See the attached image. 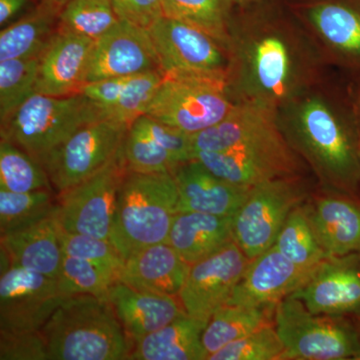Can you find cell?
<instances>
[{
  "instance_id": "8992f818",
  "label": "cell",
  "mask_w": 360,
  "mask_h": 360,
  "mask_svg": "<svg viewBox=\"0 0 360 360\" xmlns=\"http://www.w3.org/2000/svg\"><path fill=\"white\" fill-rule=\"evenodd\" d=\"M234 105L226 77L165 75L144 115L191 135L221 122Z\"/></svg>"
},
{
  "instance_id": "e0dca14e",
  "label": "cell",
  "mask_w": 360,
  "mask_h": 360,
  "mask_svg": "<svg viewBox=\"0 0 360 360\" xmlns=\"http://www.w3.org/2000/svg\"><path fill=\"white\" fill-rule=\"evenodd\" d=\"M94 41L56 30L40 54L37 94L51 96L82 94Z\"/></svg>"
},
{
  "instance_id": "e575fe53",
  "label": "cell",
  "mask_w": 360,
  "mask_h": 360,
  "mask_svg": "<svg viewBox=\"0 0 360 360\" xmlns=\"http://www.w3.org/2000/svg\"><path fill=\"white\" fill-rule=\"evenodd\" d=\"M231 0H162L163 14L200 28L222 46L229 44L227 18Z\"/></svg>"
},
{
  "instance_id": "ba28073f",
  "label": "cell",
  "mask_w": 360,
  "mask_h": 360,
  "mask_svg": "<svg viewBox=\"0 0 360 360\" xmlns=\"http://www.w3.org/2000/svg\"><path fill=\"white\" fill-rule=\"evenodd\" d=\"M309 196V188L295 176L253 186L232 217L234 243L250 259L257 257L274 245L288 215Z\"/></svg>"
},
{
  "instance_id": "d590c367",
  "label": "cell",
  "mask_w": 360,
  "mask_h": 360,
  "mask_svg": "<svg viewBox=\"0 0 360 360\" xmlns=\"http://www.w3.org/2000/svg\"><path fill=\"white\" fill-rule=\"evenodd\" d=\"M40 54L0 61L1 123L6 122L26 101L37 94Z\"/></svg>"
},
{
  "instance_id": "ac0fdd59",
  "label": "cell",
  "mask_w": 360,
  "mask_h": 360,
  "mask_svg": "<svg viewBox=\"0 0 360 360\" xmlns=\"http://www.w3.org/2000/svg\"><path fill=\"white\" fill-rule=\"evenodd\" d=\"M312 270L293 264L274 246L251 259L226 304L276 307L307 279Z\"/></svg>"
},
{
  "instance_id": "83f0119b",
  "label": "cell",
  "mask_w": 360,
  "mask_h": 360,
  "mask_svg": "<svg viewBox=\"0 0 360 360\" xmlns=\"http://www.w3.org/2000/svg\"><path fill=\"white\" fill-rule=\"evenodd\" d=\"M193 160L219 179L236 186L253 187L267 180L295 176L276 163L238 151H194Z\"/></svg>"
},
{
  "instance_id": "4fadbf2b",
  "label": "cell",
  "mask_w": 360,
  "mask_h": 360,
  "mask_svg": "<svg viewBox=\"0 0 360 360\" xmlns=\"http://www.w3.org/2000/svg\"><path fill=\"white\" fill-rule=\"evenodd\" d=\"M251 259L234 241L191 265L179 298L189 316L210 321L229 302Z\"/></svg>"
},
{
  "instance_id": "ffe728a7",
  "label": "cell",
  "mask_w": 360,
  "mask_h": 360,
  "mask_svg": "<svg viewBox=\"0 0 360 360\" xmlns=\"http://www.w3.org/2000/svg\"><path fill=\"white\" fill-rule=\"evenodd\" d=\"M161 71L110 78L84 85L82 94L94 104L101 120L130 127L146 113L163 79Z\"/></svg>"
},
{
  "instance_id": "30bf717a",
  "label": "cell",
  "mask_w": 360,
  "mask_h": 360,
  "mask_svg": "<svg viewBox=\"0 0 360 360\" xmlns=\"http://www.w3.org/2000/svg\"><path fill=\"white\" fill-rule=\"evenodd\" d=\"M127 172L122 146L101 172L58 194L61 229L110 240L118 191Z\"/></svg>"
},
{
  "instance_id": "cb8c5ba5",
  "label": "cell",
  "mask_w": 360,
  "mask_h": 360,
  "mask_svg": "<svg viewBox=\"0 0 360 360\" xmlns=\"http://www.w3.org/2000/svg\"><path fill=\"white\" fill-rule=\"evenodd\" d=\"M319 245L329 257L360 252V205L348 198L326 195L304 202Z\"/></svg>"
},
{
  "instance_id": "5bb4252c",
  "label": "cell",
  "mask_w": 360,
  "mask_h": 360,
  "mask_svg": "<svg viewBox=\"0 0 360 360\" xmlns=\"http://www.w3.org/2000/svg\"><path fill=\"white\" fill-rule=\"evenodd\" d=\"M150 71L161 70L148 30L120 20L94 41L86 84Z\"/></svg>"
},
{
  "instance_id": "b9f144b4",
  "label": "cell",
  "mask_w": 360,
  "mask_h": 360,
  "mask_svg": "<svg viewBox=\"0 0 360 360\" xmlns=\"http://www.w3.org/2000/svg\"><path fill=\"white\" fill-rule=\"evenodd\" d=\"M118 20L149 30L165 16L162 0H110Z\"/></svg>"
},
{
  "instance_id": "f35d334b",
  "label": "cell",
  "mask_w": 360,
  "mask_h": 360,
  "mask_svg": "<svg viewBox=\"0 0 360 360\" xmlns=\"http://www.w3.org/2000/svg\"><path fill=\"white\" fill-rule=\"evenodd\" d=\"M283 340L276 328L269 323L260 326L225 345L219 352L208 356V360H274L283 359Z\"/></svg>"
},
{
  "instance_id": "3957f363",
  "label": "cell",
  "mask_w": 360,
  "mask_h": 360,
  "mask_svg": "<svg viewBox=\"0 0 360 360\" xmlns=\"http://www.w3.org/2000/svg\"><path fill=\"white\" fill-rule=\"evenodd\" d=\"M194 151H238L269 160L295 175L296 160L279 129L271 103L255 98L234 105L221 122L191 135Z\"/></svg>"
},
{
  "instance_id": "836d02e7",
  "label": "cell",
  "mask_w": 360,
  "mask_h": 360,
  "mask_svg": "<svg viewBox=\"0 0 360 360\" xmlns=\"http://www.w3.org/2000/svg\"><path fill=\"white\" fill-rule=\"evenodd\" d=\"M0 189L13 193L53 191L44 165L13 142L0 141Z\"/></svg>"
},
{
  "instance_id": "d6a6232c",
  "label": "cell",
  "mask_w": 360,
  "mask_h": 360,
  "mask_svg": "<svg viewBox=\"0 0 360 360\" xmlns=\"http://www.w3.org/2000/svg\"><path fill=\"white\" fill-rule=\"evenodd\" d=\"M303 205L288 215L274 246L300 269L314 270L329 255L319 245Z\"/></svg>"
},
{
  "instance_id": "52a82bcc",
  "label": "cell",
  "mask_w": 360,
  "mask_h": 360,
  "mask_svg": "<svg viewBox=\"0 0 360 360\" xmlns=\"http://www.w3.org/2000/svg\"><path fill=\"white\" fill-rule=\"evenodd\" d=\"M276 329L283 359H360V335L338 316L312 314L300 300L284 298L276 307Z\"/></svg>"
},
{
  "instance_id": "4316f807",
  "label": "cell",
  "mask_w": 360,
  "mask_h": 360,
  "mask_svg": "<svg viewBox=\"0 0 360 360\" xmlns=\"http://www.w3.org/2000/svg\"><path fill=\"white\" fill-rule=\"evenodd\" d=\"M61 8L42 0L37 8L0 33V61L39 56L58 30Z\"/></svg>"
},
{
  "instance_id": "2e32d148",
  "label": "cell",
  "mask_w": 360,
  "mask_h": 360,
  "mask_svg": "<svg viewBox=\"0 0 360 360\" xmlns=\"http://www.w3.org/2000/svg\"><path fill=\"white\" fill-rule=\"evenodd\" d=\"M123 156L129 172H172L181 163L193 160L191 134L142 115L127 130Z\"/></svg>"
},
{
  "instance_id": "74e56055",
  "label": "cell",
  "mask_w": 360,
  "mask_h": 360,
  "mask_svg": "<svg viewBox=\"0 0 360 360\" xmlns=\"http://www.w3.org/2000/svg\"><path fill=\"white\" fill-rule=\"evenodd\" d=\"M58 284L65 296L90 295L108 298V291L120 276L112 270L94 264L89 260L65 255Z\"/></svg>"
},
{
  "instance_id": "bcb514c9",
  "label": "cell",
  "mask_w": 360,
  "mask_h": 360,
  "mask_svg": "<svg viewBox=\"0 0 360 360\" xmlns=\"http://www.w3.org/2000/svg\"><path fill=\"white\" fill-rule=\"evenodd\" d=\"M359 160H360V149H359Z\"/></svg>"
},
{
  "instance_id": "7a4b0ae2",
  "label": "cell",
  "mask_w": 360,
  "mask_h": 360,
  "mask_svg": "<svg viewBox=\"0 0 360 360\" xmlns=\"http://www.w3.org/2000/svg\"><path fill=\"white\" fill-rule=\"evenodd\" d=\"M179 212L172 172H127L116 200L110 240L123 259L148 246L167 243Z\"/></svg>"
},
{
  "instance_id": "f546056e",
  "label": "cell",
  "mask_w": 360,
  "mask_h": 360,
  "mask_svg": "<svg viewBox=\"0 0 360 360\" xmlns=\"http://www.w3.org/2000/svg\"><path fill=\"white\" fill-rule=\"evenodd\" d=\"M276 307H253L225 304L208 321L202 333L206 359L225 345L243 338L269 323L270 311Z\"/></svg>"
},
{
  "instance_id": "7bdbcfd3",
  "label": "cell",
  "mask_w": 360,
  "mask_h": 360,
  "mask_svg": "<svg viewBox=\"0 0 360 360\" xmlns=\"http://www.w3.org/2000/svg\"><path fill=\"white\" fill-rule=\"evenodd\" d=\"M28 0H0V25L2 27L22 11Z\"/></svg>"
},
{
  "instance_id": "ab89813d",
  "label": "cell",
  "mask_w": 360,
  "mask_h": 360,
  "mask_svg": "<svg viewBox=\"0 0 360 360\" xmlns=\"http://www.w3.org/2000/svg\"><path fill=\"white\" fill-rule=\"evenodd\" d=\"M60 226V225H59ZM60 240L63 252L68 257L89 260L115 271L120 276L124 259L108 239L94 238L85 234L72 233L60 227Z\"/></svg>"
},
{
  "instance_id": "6da1fadb",
  "label": "cell",
  "mask_w": 360,
  "mask_h": 360,
  "mask_svg": "<svg viewBox=\"0 0 360 360\" xmlns=\"http://www.w3.org/2000/svg\"><path fill=\"white\" fill-rule=\"evenodd\" d=\"M49 359H129L134 342L108 298L66 296L40 329Z\"/></svg>"
},
{
  "instance_id": "60d3db41",
  "label": "cell",
  "mask_w": 360,
  "mask_h": 360,
  "mask_svg": "<svg viewBox=\"0 0 360 360\" xmlns=\"http://www.w3.org/2000/svg\"><path fill=\"white\" fill-rule=\"evenodd\" d=\"M0 359L47 360L49 357L40 331H35V333L0 331Z\"/></svg>"
},
{
  "instance_id": "484cf974",
  "label": "cell",
  "mask_w": 360,
  "mask_h": 360,
  "mask_svg": "<svg viewBox=\"0 0 360 360\" xmlns=\"http://www.w3.org/2000/svg\"><path fill=\"white\" fill-rule=\"evenodd\" d=\"M207 323L188 314L182 315L165 328L135 342L129 359H206L202 333Z\"/></svg>"
},
{
  "instance_id": "8fae6325",
  "label": "cell",
  "mask_w": 360,
  "mask_h": 360,
  "mask_svg": "<svg viewBox=\"0 0 360 360\" xmlns=\"http://www.w3.org/2000/svg\"><path fill=\"white\" fill-rule=\"evenodd\" d=\"M65 297L58 279L9 264L0 277V331H40Z\"/></svg>"
},
{
  "instance_id": "f6af8a7d",
  "label": "cell",
  "mask_w": 360,
  "mask_h": 360,
  "mask_svg": "<svg viewBox=\"0 0 360 360\" xmlns=\"http://www.w3.org/2000/svg\"><path fill=\"white\" fill-rule=\"evenodd\" d=\"M231 4H245V2L251 1V0H231Z\"/></svg>"
},
{
  "instance_id": "ee69618b",
  "label": "cell",
  "mask_w": 360,
  "mask_h": 360,
  "mask_svg": "<svg viewBox=\"0 0 360 360\" xmlns=\"http://www.w3.org/2000/svg\"><path fill=\"white\" fill-rule=\"evenodd\" d=\"M49 1L52 2L53 4H56V6H58L59 8L63 9V7L65 6V4L68 1V0H49Z\"/></svg>"
},
{
  "instance_id": "f1b7e54d",
  "label": "cell",
  "mask_w": 360,
  "mask_h": 360,
  "mask_svg": "<svg viewBox=\"0 0 360 360\" xmlns=\"http://www.w3.org/2000/svg\"><path fill=\"white\" fill-rule=\"evenodd\" d=\"M310 20L333 49L360 60V9L340 2H324L310 9Z\"/></svg>"
},
{
  "instance_id": "8d00e7d4",
  "label": "cell",
  "mask_w": 360,
  "mask_h": 360,
  "mask_svg": "<svg viewBox=\"0 0 360 360\" xmlns=\"http://www.w3.org/2000/svg\"><path fill=\"white\" fill-rule=\"evenodd\" d=\"M118 21L110 0H68L59 14L58 30L96 40Z\"/></svg>"
},
{
  "instance_id": "5b68a950",
  "label": "cell",
  "mask_w": 360,
  "mask_h": 360,
  "mask_svg": "<svg viewBox=\"0 0 360 360\" xmlns=\"http://www.w3.org/2000/svg\"><path fill=\"white\" fill-rule=\"evenodd\" d=\"M293 130L296 146L322 181L340 193H354L360 179V148L328 106L317 98L305 101Z\"/></svg>"
},
{
  "instance_id": "277c9868",
  "label": "cell",
  "mask_w": 360,
  "mask_h": 360,
  "mask_svg": "<svg viewBox=\"0 0 360 360\" xmlns=\"http://www.w3.org/2000/svg\"><path fill=\"white\" fill-rule=\"evenodd\" d=\"M97 120H103L84 94H34L1 123V139L13 142L41 162L78 129Z\"/></svg>"
},
{
  "instance_id": "9a60e30c",
  "label": "cell",
  "mask_w": 360,
  "mask_h": 360,
  "mask_svg": "<svg viewBox=\"0 0 360 360\" xmlns=\"http://www.w3.org/2000/svg\"><path fill=\"white\" fill-rule=\"evenodd\" d=\"M359 253L322 260L290 297L300 300L314 314L338 316L359 312Z\"/></svg>"
},
{
  "instance_id": "7402d4cb",
  "label": "cell",
  "mask_w": 360,
  "mask_h": 360,
  "mask_svg": "<svg viewBox=\"0 0 360 360\" xmlns=\"http://www.w3.org/2000/svg\"><path fill=\"white\" fill-rule=\"evenodd\" d=\"M191 267L169 243H158L127 258L120 281L134 290L179 297Z\"/></svg>"
},
{
  "instance_id": "d6986e66",
  "label": "cell",
  "mask_w": 360,
  "mask_h": 360,
  "mask_svg": "<svg viewBox=\"0 0 360 360\" xmlns=\"http://www.w3.org/2000/svg\"><path fill=\"white\" fill-rule=\"evenodd\" d=\"M172 174L179 189V212L233 217L252 188L219 179L196 160L181 163Z\"/></svg>"
},
{
  "instance_id": "44dd1931",
  "label": "cell",
  "mask_w": 360,
  "mask_h": 360,
  "mask_svg": "<svg viewBox=\"0 0 360 360\" xmlns=\"http://www.w3.org/2000/svg\"><path fill=\"white\" fill-rule=\"evenodd\" d=\"M108 300L134 345L187 314L179 297L134 290L120 281L112 284Z\"/></svg>"
},
{
  "instance_id": "9c48e42d",
  "label": "cell",
  "mask_w": 360,
  "mask_h": 360,
  "mask_svg": "<svg viewBox=\"0 0 360 360\" xmlns=\"http://www.w3.org/2000/svg\"><path fill=\"white\" fill-rule=\"evenodd\" d=\"M129 127L103 120L89 123L45 156L40 163L56 194L105 167L122 150Z\"/></svg>"
},
{
  "instance_id": "603a6c76",
  "label": "cell",
  "mask_w": 360,
  "mask_h": 360,
  "mask_svg": "<svg viewBox=\"0 0 360 360\" xmlns=\"http://www.w3.org/2000/svg\"><path fill=\"white\" fill-rule=\"evenodd\" d=\"M59 231L56 210L41 221L1 236V253L9 264L58 279L65 257Z\"/></svg>"
},
{
  "instance_id": "d4e9b609",
  "label": "cell",
  "mask_w": 360,
  "mask_h": 360,
  "mask_svg": "<svg viewBox=\"0 0 360 360\" xmlns=\"http://www.w3.org/2000/svg\"><path fill=\"white\" fill-rule=\"evenodd\" d=\"M233 241L232 217L179 212L167 243L191 265L221 250Z\"/></svg>"
},
{
  "instance_id": "7c38bea8",
  "label": "cell",
  "mask_w": 360,
  "mask_h": 360,
  "mask_svg": "<svg viewBox=\"0 0 360 360\" xmlns=\"http://www.w3.org/2000/svg\"><path fill=\"white\" fill-rule=\"evenodd\" d=\"M148 32L163 75L226 77L222 45L200 28L163 16Z\"/></svg>"
},
{
  "instance_id": "1f68e13d",
  "label": "cell",
  "mask_w": 360,
  "mask_h": 360,
  "mask_svg": "<svg viewBox=\"0 0 360 360\" xmlns=\"http://www.w3.org/2000/svg\"><path fill=\"white\" fill-rule=\"evenodd\" d=\"M252 58L253 78L258 89L269 97V101L283 96L291 73L290 51L285 44L276 37H264L255 44Z\"/></svg>"
},
{
  "instance_id": "4dcf8cb0",
  "label": "cell",
  "mask_w": 360,
  "mask_h": 360,
  "mask_svg": "<svg viewBox=\"0 0 360 360\" xmlns=\"http://www.w3.org/2000/svg\"><path fill=\"white\" fill-rule=\"evenodd\" d=\"M53 191L13 193L0 189V236L21 231L51 217L58 210Z\"/></svg>"
}]
</instances>
